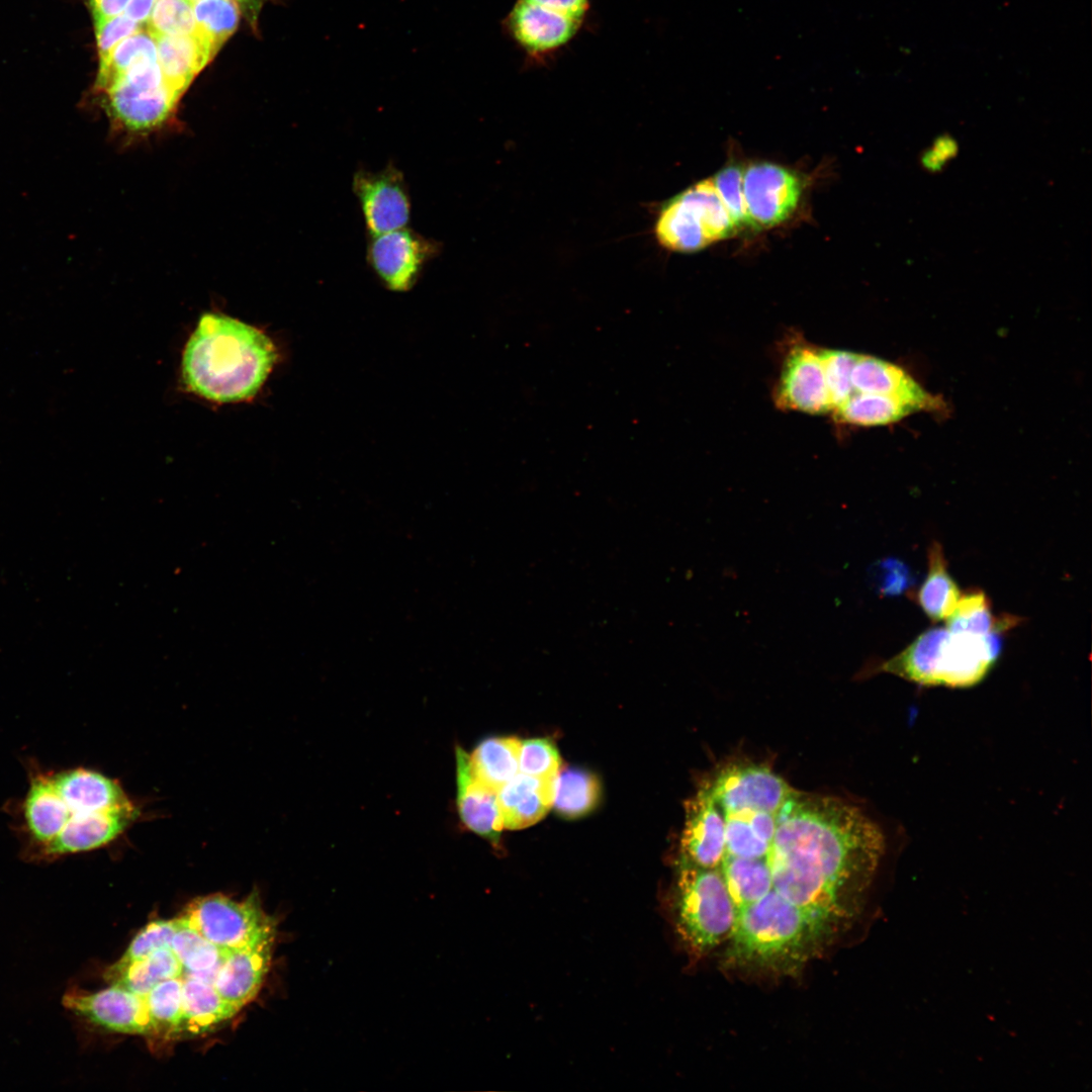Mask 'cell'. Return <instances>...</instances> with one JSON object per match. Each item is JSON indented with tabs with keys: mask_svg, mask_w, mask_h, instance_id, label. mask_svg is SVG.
I'll list each match as a JSON object with an SVG mask.
<instances>
[{
	"mask_svg": "<svg viewBox=\"0 0 1092 1092\" xmlns=\"http://www.w3.org/2000/svg\"><path fill=\"white\" fill-rule=\"evenodd\" d=\"M654 234L664 249L692 253L737 234L711 178L678 193L660 208Z\"/></svg>",
	"mask_w": 1092,
	"mask_h": 1092,
	"instance_id": "obj_7",
	"label": "cell"
},
{
	"mask_svg": "<svg viewBox=\"0 0 1092 1092\" xmlns=\"http://www.w3.org/2000/svg\"><path fill=\"white\" fill-rule=\"evenodd\" d=\"M555 780H541L518 772L498 792L504 828L517 830L540 821L552 808Z\"/></svg>",
	"mask_w": 1092,
	"mask_h": 1092,
	"instance_id": "obj_21",
	"label": "cell"
},
{
	"mask_svg": "<svg viewBox=\"0 0 1092 1092\" xmlns=\"http://www.w3.org/2000/svg\"><path fill=\"white\" fill-rule=\"evenodd\" d=\"M272 340L259 329L220 313L203 314L182 358L188 390L224 403L252 398L278 360Z\"/></svg>",
	"mask_w": 1092,
	"mask_h": 1092,
	"instance_id": "obj_4",
	"label": "cell"
},
{
	"mask_svg": "<svg viewBox=\"0 0 1092 1092\" xmlns=\"http://www.w3.org/2000/svg\"><path fill=\"white\" fill-rule=\"evenodd\" d=\"M369 237L368 264L381 283L392 291L413 288L427 263L441 251L438 242L407 226Z\"/></svg>",
	"mask_w": 1092,
	"mask_h": 1092,
	"instance_id": "obj_11",
	"label": "cell"
},
{
	"mask_svg": "<svg viewBox=\"0 0 1092 1092\" xmlns=\"http://www.w3.org/2000/svg\"><path fill=\"white\" fill-rule=\"evenodd\" d=\"M21 809L26 857L38 861L103 847L139 815L119 783L83 767L32 775Z\"/></svg>",
	"mask_w": 1092,
	"mask_h": 1092,
	"instance_id": "obj_2",
	"label": "cell"
},
{
	"mask_svg": "<svg viewBox=\"0 0 1092 1092\" xmlns=\"http://www.w3.org/2000/svg\"><path fill=\"white\" fill-rule=\"evenodd\" d=\"M146 24L147 30L153 37L195 33L196 23L192 2L156 0Z\"/></svg>",
	"mask_w": 1092,
	"mask_h": 1092,
	"instance_id": "obj_38",
	"label": "cell"
},
{
	"mask_svg": "<svg viewBox=\"0 0 1092 1092\" xmlns=\"http://www.w3.org/2000/svg\"><path fill=\"white\" fill-rule=\"evenodd\" d=\"M853 392L876 393L904 400L919 412L945 407L940 397L927 392L901 367L883 359L857 354L850 375Z\"/></svg>",
	"mask_w": 1092,
	"mask_h": 1092,
	"instance_id": "obj_18",
	"label": "cell"
},
{
	"mask_svg": "<svg viewBox=\"0 0 1092 1092\" xmlns=\"http://www.w3.org/2000/svg\"><path fill=\"white\" fill-rule=\"evenodd\" d=\"M777 817L778 814L764 811L725 814V854L767 857L776 833Z\"/></svg>",
	"mask_w": 1092,
	"mask_h": 1092,
	"instance_id": "obj_24",
	"label": "cell"
},
{
	"mask_svg": "<svg viewBox=\"0 0 1092 1092\" xmlns=\"http://www.w3.org/2000/svg\"><path fill=\"white\" fill-rule=\"evenodd\" d=\"M917 412L916 406L893 396L854 391L832 413L839 423L872 427L896 423Z\"/></svg>",
	"mask_w": 1092,
	"mask_h": 1092,
	"instance_id": "obj_29",
	"label": "cell"
},
{
	"mask_svg": "<svg viewBox=\"0 0 1092 1092\" xmlns=\"http://www.w3.org/2000/svg\"><path fill=\"white\" fill-rule=\"evenodd\" d=\"M94 25L99 66L106 62L116 44L142 29L141 24L123 13L108 19L94 21Z\"/></svg>",
	"mask_w": 1092,
	"mask_h": 1092,
	"instance_id": "obj_41",
	"label": "cell"
},
{
	"mask_svg": "<svg viewBox=\"0 0 1092 1092\" xmlns=\"http://www.w3.org/2000/svg\"><path fill=\"white\" fill-rule=\"evenodd\" d=\"M182 1016L176 1038L200 1035L233 1018L240 1010L224 1001L212 984L181 975Z\"/></svg>",
	"mask_w": 1092,
	"mask_h": 1092,
	"instance_id": "obj_23",
	"label": "cell"
},
{
	"mask_svg": "<svg viewBox=\"0 0 1092 1092\" xmlns=\"http://www.w3.org/2000/svg\"><path fill=\"white\" fill-rule=\"evenodd\" d=\"M192 6L196 33L216 53L238 26L239 3L236 0H196Z\"/></svg>",
	"mask_w": 1092,
	"mask_h": 1092,
	"instance_id": "obj_35",
	"label": "cell"
},
{
	"mask_svg": "<svg viewBox=\"0 0 1092 1092\" xmlns=\"http://www.w3.org/2000/svg\"><path fill=\"white\" fill-rule=\"evenodd\" d=\"M189 1L193 3V2H195L196 0H189ZM236 1H237L238 3H241V4H244V5H247L248 7H251V8H255V7H257V6L259 5V2H260L261 0H236Z\"/></svg>",
	"mask_w": 1092,
	"mask_h": 1092,
	"instance_id": "obj_47",
	"label": "cell"
},
{
	"mask_svg": "<svg viewBox=\"0 0 1092 1092\" xmlns=\"http://www.w3.org/2000/svg\"><path fill=\"white\" fill-rule=\"evenodd\" d=\"M944 621L945 627L951 632L987 635L1012 628L1019 618L1009 615L996 617L986 594L972 590L962 594L954 610Z\"/></svg>",
	"mask_w": 1092,
	"mask_h": 1092,
	"instance_id": "obj_30",
	"label": "cell"
},
{
	"mask_svg": "<svg viewBox=\"0 0 1092 1092\" xmlns=\"http://www.w3.org/2000/svg\"><path fill=\"white\" fill-rule=\"evenodd\" d=\"M725 854L724 815L706 781L685 803L680 860L706 869L720 868Z\"/></svg>",
	"mask_w": 1092,
	"mask_h": 1092,
	"instance_id": "obj_16",
	"label": "cell"
},
{
	"mask_svg": "<svg viewBox=\"0 0 1092 1092\" xmlns=\"http://www.w3.org/2000/svg\"><path fill=\"white\" fill-rule=\"evenodd\" d=\"M129 0H89L94 21L104 20L121 14Z\"/></svg>",
	"mask_w": 1092,
	"mask_h": 1092,
	"instance_id": "obj_45",
	"label": "cell"
},
{
	"mask_svg": "<svg viewBox=\"0 0 1092 1092\" xmlns=\"http://www.w3.org/2000/svg\"><path fill=\"white\" fill-rule=\"evenodd\" d=\"M774 398L783 411L810 415L832 412L819 349L803 344L791 347Z\"/></svg>",
	"mask_w": 1092,
	"mask_h": 1092,
	"instance_id": "obj_15",
	"label": "cell"
},
{
	"mask_svg": "<svg viewBox=\"0 0 1092 1092\" xmlns=\"http://www.w3.org/2000/svg\"><path fill=\"white\" fill-rule=\"evenodd\" d=\"M157 59L166 84L182 96L215 55L198 33L155 36Z\"/></svg>",
	"mask_w": 1092,
	"mask_h": 1092,
	"instance_id": "obj_22",
	"label": "cell"
},
{
	"mask_svg": "<svg viewBox=\"0 0 1092 1092\" xmlns=\"http://www.w3.org/2000/svg\"><path fill=\"white\" fill-rule=\"evenodd\" d=\"M871 581L882 595L900 594L907 585L906 566L896 559L880 560L871 567Z\"/></svg>",
	"mask_w": 1092,
	"mask_h": 1092,
	"instance_id": "obj_42",
	"label": "cell"
},
{
	"mask_svg": "<svg viewBox=\"0 0 1092 1092\" xmlns=\"http://www.w3.org/2000/svg\"><path fill=\"white\" fill-rule=\"evenodd\" d=\"M600 796L598 779L587 770L564 768L555 779L554 809L565 818H577L590 812Z\"/></svg>",
	"mask_w": 1092,
	"mask_h": 1092,
	"instance_id": "obj_31",
	"label": "cell"
},
{
	"mask_svg": "<svg viewBox=\"0 0 1092 1092\" xmlns=\"http://www.w3.org/2000/svg\"><path fill=\"white\" fill-rule=\"evenodd\" d=\"M144 59H157V46L148 30L140 29L116 44L106 62L99 66L97 89L104 91Z\"/></svg>",
	"mask_w": 1092,
	"mask_h": 1092,
	"instance_id": "obj_33",
	"label": "cell"
},
{
	"mask_svg": "<svg viewBox=\"0 0 1092 1092\" xmlns=\"http://www.w3.org/2000/svg\"><path fill=\"white\" fill-rule=\"evenodd\" d=\"M559 770V753L550 740L535 738L522 742L519 772L541 780H555Z\"/></svg>",
	"mask_w": 1092,
	"mask_h": 1092,
	"instance_id": "obj_40",
	"label": "cell"
},
{
	"mask_svg": "<svg viewBox=\"0 0 1092 1092\" xmlns=\"http://www.w3.org/2000/svg\"><path fill=\"white\" fill-rule=\"evenodd\" d=\"M276 935L275 922L250 944L230 950L213 987L226 1002L241 1010L258 995L269 972Z\"/></svg>",
	"mask_w": 1092,
	"mask_h": 1092,
	"instance_id": "obj_17",
	"label": "cell"
},
{
	"mask_svg": "<svg viewBox=\"0 0 1092 1092\" xmlns=\"http://www.w3.org/2000/svg\"><path fill=\"white\" fill-rule=\"evenodd\" d=\"M455 758L456 802L460 819L470 831L496 845L499 843L504 829L497 792L489 789L473 776L469 755L462 747H456Z\"/></svg>",
	"mask_w": 1092,
	"mask_h": 1092,
	"instance_id": "obj_19",
	"label": "cell"
},
{
	"mask_svg": "<svg viewBox=\"0 0 1092 1092\" xmlns=\"http://www.w3.org/2000/svg\"><path fill=\"white\" fill-rule=\"evenodd\" d=\"M839 931L829 919L770 890L736 911L723 965L746 975L796 976Z\"/></svg>",
	"mask_w": 1092,
	"mask_h": 1092,
	"instance_id": "obj_3",
	"label": "cell"
},
{
	"mask_svg": "<svg viewBox=\"0 0 1092 1092\" xmlns=\"http://www.w3.org/2000/svg\"><path fill=\"white\" fill-rule=\"evenodd\" d=\"M114 129L129 138L145 136L171 121L181 97L170 87L144 89L116 82L103 91Z\"/></svg>",
	"mask_w": 1092,
	"mask_h": 1092,
	"instance_id": "obj_14",
	"label": "cell"
},
{
	"mask_svg": "<svg viewBox=\"0 0 1092 1092\" xmlns=\"http://www.w3.org/2000/svg\"><path fill=\"white\" fill-rule=\"evenodd\" d=\"M171 942V949L182 966V975L213 984L215 975L229 949L219 948L185 924L180 917Z\"/></svg>",
	"mask_w": 1092,
	"mask_h": 1092,
	"instance_id": "obj_28",
	"label": "cell"
},
{
	"mask_svg": "<svg viewBox=\"0 0 1092 1092\" xmlns=\"http://www.w3.org/2000/svg\"><path fill=\"white\" fill-rule=\"evenodd\" d=\"M885 849L882 828L857 806L794 790L767 856L772 890L841 930L857 915Z\"/></svg>",
	"mask_w": 1092,
	"mask_h": 1092,
	"instance_id": "obj_1",
	"label": "cell"
},
{
	"mask_svg": "<svg viewBox=\"0 0 1092 1092\" xmlns=\"http://www.w3.org/2000/svg\"><path fill=\"white\" fill-rule=\"evenodd\" d=\"M156 0H129L122 12L139 24L147 22Z\"/></svg>",
	"mask_w": 1092,
	"mask_h": 1092,
	"instance_id": "obj_46",
	"label": "cell"
},
{
	"mask_svg": "<svg viewBox=\"0 0 1092 1092\" xmlns=\"http://www.w3.org/2000/svg\"><path fill=\"white\" fill-rule=\"evenodd\" d=\"M176 928V917L148 923L134 936L123 954L104 970V981L109 985L113 984L131 964L145 959L159 948H171Z\"/></svg>",
	"mask_w": 1092,
	"mask_h": 1092,
	"instance_id": "obj_34",
	"label": "cell"
},
{
	"mask_svg": "<svg viewBox=\"0 0 1092 1092\" xmlns=\"http://www.w3.org/2000/svg\"><path fill=\"white\" fill-rule=\"evenodd\" d=\"M181 975L182 966L177 957L170 947H164L131 964L113 984L145 998L160 982Z\"/></svg>",
	"mask_w": 1092,
	"mask_h": 1092,
	"instance_id": "obj_32",
	"label": "cell"
},
{
	"mask_svg": "<svg viewBox=\"0 0 1092 1092\" xmlns=\"http://www.w3.org/2000/svg\"><path fill=\"white\" fill-rule=\"evenodd\" d=\"M723 815L743 811L778 814L793 789L770 767L748 760H732L707 780Z\"/></svg>",
	"mask_w": 1092,
	"mask_h": 1092,
	"instance_id": "obj_9",
	"label": "cell"
},
{
	"mask_svg": "<svg viewBox=\"0 0 1092 1092\" xmlns=\"http://www.w3.org/2000/svg\"><path fill=\"white\" fill-rule=\"evenodd\" d=\"M927 561V574L915 599L932 621H942L954 610L962 592L947 570L946 558L938 542L930 545Z\"/></svg>",
	"mask_w": 1092,
	"mask_h": 1092,
	"instance_id": "obj_27",
	"label": "cell"
},
{
	"mask_svg": "<svg viewBox=\"0 0 1092 1092\" xmlns=\"http://www.w3.org/2000/svg\"><path fill=\"white\" fill-rule=\"evenodd\" d=\"M742 186L749 216L759 229L778 225L793 214L804 183L794 170L770 162H755L743 169Z\"/></svg>",
	"mask_w": 1092,
	"mask_h": 1092,
	"instance_id": "obj_12",
	"label": "cell"
},
{
	"mask_svg": "<svg viewBox=\"0 0 1092 1092\" xmlns=\"http://www.w3.org/2000/svg\"><path fill=\"white\" fill-rule=\"evenodd\" d=\"M179 917L209 942L229 950L250 944L275 922L263 911L256 891L241 902L218 893L196 898Z\"/></svg>",
	"mask_w": 1092,
	"mask_h": 1092,
	"instance_id": "obj_8",
	"label": "cell"
},
{
	"mask_svg": "<svg viewBox=\"0 0 1092 1092\" xmlns=\"http://www.w3.org/2000/svg\"><path fill=\"white\" fill-rule=\"evenodd\" d=\"M743 169L737 163H730L711 178L737 233L758 230L746 206L742 186Z\"/></svg>",
	"mask_w": 1092,
	"mask_h": 1092,
	"instance_id": "obj_37",
	"label": "cell"
},
{
	"mask_svg": "<svg viewBox=\"0 0 1092 1092\" xmlns=\"http://www.w3.org/2000/svg\"><path fill=\"white\" fill-rule=\"evenodd\" d=\"M563 16L580 21L588 8V0H526Z\"/></svg>",
	"mask_w": 1092,
	"mask_h": 1092,
	"instance_id": "obj_44",
	"label": "cell"
},
{
	"mask_svg": "<svg viewBox=\"0 0 1092 1092\" xmlns=\"http://www.w3.org/2000/svg\"><path fill=\"white\" fill-rule=\"evenodd\" d=\"M1001 644L998 632L974 635L951 632L945 626L931 628L870 671L895 674L921 686L968 688L987 675Z\"/></svg>",
	"mask_w": 1092,
	"mask_h": 1092,
	"instance_id": "obj_5",
	"label": "cell"
},
{
	"mask_svg": "<svg viewBox=\"0 0 1092 1092\" xmlns=\"http://www.w3.org/2000/svg\"><path fill=\"white\" fill-rule=\"evenodd\" d=\"M819 356L833 412L853 393L850 375L857 354L844 350L819 349Z\"/></svg>",
	"mask_w": 1092,
	"mask_h": 1092,
	"instance_id": "obj_39",
	"label": "cell"
},
{
	"mask_svg": "<svg viewBox=\"0 0 1092 1092\" xmlns=\"http://www.w3.org/2000/svg\"><path fill=\"white\" fill-rule=\"evenodd\" d=\"M62 1004L75 1017L99 1029L157 1037L146 999L116 984L97 992L71 988Z\"/></svg>",
	"mask_w": 1092,
	"mask_h": 1092,
	"instance_id": "obj_10",
	"label": "cell"
},
{
	"mask_svg": "<svg viewBox=\"0 0 1092 1092\" xmlns=\"http://www.w3.org/2000/svg\"><path fill=\"white\" fill-rule=\"evenodd\" d=\"M579 22L526 0H519L509 15L513 36L533 54L549 53L564 46L574 35Z\"/></svg>",
	"mask_w": 1092,
	"mask_h": 1092,
	"instance_id": "obj_20",
	"label": "cell"
},
{
	"mask_svg": "<svg viewBox=\"0 0 1092 1092\" xmlns=\"http://www.w3.org/2000/svg\"><path fill=\"white\" fill-rule=\"evenodd\" d=\"M157 1037L175 1039L182 1016V981L168 979L157 984L145 997Z\"/></svg>",
	"mask_w": 1092,
	"mask_h": 1092,
	"instance_id": "obj_36",
	"label": "cell"
},
{
	"mask_svg": "<svg viewBox=\"0 0 1092 1092\" xmlns=\"http://www.w3.org/2000/svg\"><path fill=\"white\" fill-rule=\"evenodd\" d=\"M674 900L676 930L695 957H704L729 937L736 908L719 868L678 862Z\"/></svg>",
	"mask_w": 1092,
	"mask_h": 1092,
	"instance_id": "obj_6",
	"label": "cell"
},
{
	"mask_svg": "<svg viewBox=\"0 0 1092 1092\" xmlns=\"http://www.w3.org/2000/svg\"><path fill=\"white\" fill-rule=\"evenodd\" d=\"M719 869L736 911L758 901L772 890L768 857L725 854Z\"/></svg>",
	"mask_w": 1092,
	"mask_h": 1092,
	"instance_id": "obj_26",
	"label": "cell"
},
{
	"mask_svg": "<svg viewBox=\"0 0 1092 1092\" xmlns=\"http://www.w3.org/2000/svg\"><path fill=\"white\" fill-rule=\"evenodd\" d=\"M957 143L950 136H939L933 144V146L924 153L921 158V162L924 168L929 171H938L944 164L951 159L957 153Z\"/></svg>",
	"mask_w": 1092,
	"mask_h": 1092,
	"instance_id": "obj_43",
	"label": "cell"
},
{
	"mask_svg": "<svg viewBox=\"0 0 1092 1092\" xmlns=\"http://www.w3.org/2000/svg\"><path fill=\"white\" fill-rule=\"evenodd\" d=\"M352 188L369 235L403 226L411 217V197L403 174L393 164L378 171L357 170Z\"/></svg>",
	"mask_w": 1092,
	"mask_h": 1092,
	"instance_id": "obj_13",
	"label": "cell"
},
{
	"mask_svg": "<svg viewBox=\"0 0 1092 1092\" xmlns=\"http://www.w3.org/2000/svg\"><path fill=\"white\" fill-rule=\"evenodd\" d=\"M522 741L516 737H489L469 755L473 776L489 789L498 792L519 772Z\"/></svg>",
	"mask_w": 1092,
	"mask_h": 1092,
	"instance_id": "obj_25",
	"label": "cell"
}]
</instances>
